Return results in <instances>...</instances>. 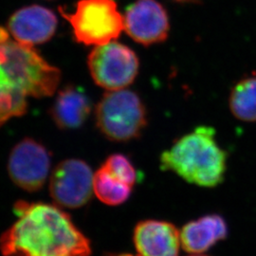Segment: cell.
Here are the masks:
<instances>
[{"instance_id": "obj_1", "label": "cell", "mask_w": 256, "mask_h": 256, "mask_svg": "<svg viewBox=\"0 0 256 256\" xmlns=\"http://www.w3.org/2000/svg\"><path fill=\"white\" fill-rule=\"evenodd\" d=\"M18 220L0 236L4 256H90L92 243L68 212L46 203H16Z\"/></svg>"}, {"instance_id": "obj_2", "label": "cell", "mask_w": 256, "mask_h": 256, "mask_svg": "<svg viewBox=\"0 0 256 256\" xmlns=\"http://www.w3.org/2000/svg\"><path fill=\"white\" fill-rule=\"evenodd\" d=\"M60 77L32 46L12 40L0 27V128L27 112L28 98L52 96Z\"/></svg>"}, {"instance_id": "obj_3", "label": "cell", "mask_w": 256, "mask_h": 256, "mask_svg": "<svg viewBox=\"0 0 256 256\" xmlns=\"http://www.w3.org/2000/svg\"><path fill=\"white\" fill-rule=\"evenodd\" d=\"M160 168L188 183L214 188L224 180L227 153L220 146L216 130L202 126L180 138L162 154Z\"/></svg>"}, {"instance_id": "obj_4", "label": "cell", "mask_w": 256, "mask_h": 256, "mask_svg": "<svg viewBox=\"0 0 256 256\" xmlns=\"http://www.w3.org/2000/svg\"><path fill=\"white\" fill-rule=\"evenodd\" d=\"M95 114L97 126L106 137L114 142L137 138L147 124L144 102L135 92L124 88L106 93Z\"/></svg>"}, {"instance_id": "obj_5", "label": "cell", "mask_w": 256, "mask_h": 256, "mask_svg": "<svg viewBox=\"0 0 256 256\" xmlns=\"http://www.w3.org/2000/svg\"><path fill=\"white\" fill-rule=\"evenodd\" d=\"M60 12L72 25L75 39L86 46L106 45L124 30V19L114 0H79L74 12L62 8Z\"/></svg>"}, {"instance_id": "obj_6", "label": "cell", "mask_w": 256, "mask_h": 256, "mask_svg": "<svg viewBox=\"0 0 256 256\" xmlns=\"http://www.w3.org/2000/svg\"><path fill=\"white\" fill-rule=\"evenodd\" d=\"M88 64L94 82L110 92L131 84L140 68L137 54L118 42L95 46L90 54Z\"/></svg>"}, {"instance_id": "obj_7", "label": "cell", "mask_w": 256, "mask_h": 256, "mask_svg": "<svg viewBox=\"0 0 256 256\" xmlns=\"http://www.w3.org/2000/svg\"><path fill=\"white\" fill-rule=\"evenodd\" d=\"M94 174L81 160L70 158L55 167L50 180V192L55 204L62 208L78 209L92 198Z\"/></svg>"}, {"instance_id": "obj_8", "label": "cell", "mask_w": 256, "mask_h": 256, "mask_svg": "<svg viewBox=\"0 0 256 256\" xmlns=\"http://www.w3.org/2000/svg\"><path fill=\"white\" fill-rule=\"evenodd\" d=\"M50 156L46 147L26 138L12 148L8 162L10 178L27 192H36L46 183Z\"/></svg>"}, {"instance_id": "obj_9", "label": "cell", "mask_w": 256, "mask_h": 256, "mask_svg": "<svg viewBox=\"0 0 256 256\" xmlns=\"http://www.w3.org/2000/svg\"><path fill=\"white\" fill-rule=\"evenodd\" d=\"M124 19L126 34L140 45L160 44L169 36V16L158 0L135 1L126 10Z\"/></svg>"}, {"instance_id": "obj_10", "label": "cell", "mask_w": 256, "mask_h": 256, "mask_svg": "<svg viewBox=\"0 0 256 256\" xmlns=\"http://www.w3.org/2000/svg\"><path fill=\"white\" fill-rule=\"evenodd\" d=\"M57 24L52 10L40 5H30L19 9L10 18L8 28L16 41L32 46L50 40Z\"/></svg>"}, {"instance_id": "obj_11", "label": "cell", "mask_w": 256, "mask_h": 256, "mask_svg": "<svg viewBox=\"0 0 256 256\" xmlns=\"http://www.w3.org/2000/svg\"><path fill=\"white\" fill-rule=\"evenodd\" d=\"M134 245L140 256H178L180 230L162 220L140 221L133 232Z\"/></svg>"}, {"instance_id": "obj_12", "label": "cell", "mask_w": 256, "mask_h": 256, "mask_svg": "<svg viewBox=\"0 0 256 256\" xmlns=\"http://www.w3.org/2000/svg\"><path fill=\"white\" fill-rule=\"evenodd\" d=\"M228 236V226L220 214H207L185 224L180 230L182 247L187 252L200 254Z\"/></svg>"}, {"instance_id": "obj_13", "label": "cell", "mask_w": 256, "mask_h": 256, "mask_svg": "<svg viewBox=\"0 0 256 256\" xmlns=\"http://www.w3.org/2000/svg\"><path fill=\"white\" fill-rule=\"evenodd\" d=\"M92 102L82 88L68 86L58 93L50 110L56 126L64 130L82 126L92 112Z\"/></svg>"}, {"instance_id": "obj_14", "label": "cell", "mask_w": 256, "mask_h": 256, "mask_svg": "<svg viewBox=\"0 0 256 256\" xmlns=\"http://www.w3.org/2000/svg\"><path fill=\"white\" fill-rule=\"evenodd\" d=\"M229 104L230 112L236 119L256 122V77L239 81L230 92Z\"/></svg>"}, {"instance_id": "obj_15", "label": "cell", "mask_w": 256, "mask_h": 256, "mask_svg": "<svg viewBox=\"0 0 256 256\" xmlns=\"http://www.w3.org/2000/svg\"><path fill=\"white\" fill-rule=\"evenodd\" d=\"M132 188L122 182L102 167L94 174L93 191L100 202L110 205L118 206L128 200L131 196Z\"/></svg>"}, {"instance_id": "obj_16", "label": "cell", "mask_w": 256, "mask_h": 256, "mask_svg": "<svg viewBox=\"0 0 256 256\" xmlns=\"http://www.w3.org/2000/svg\"><path fill=\"white\" fill-rule=\"evenodd\" d=\"M113 178L133 187L138 182V173L130 160L122 154L110 156L102 165Z\"/></svg>"}, {"instance_id": "obj_17", "label": "cell", "mask_w": 256, "mask_h": 256, "mask_svg": "<svg viewBox=\"0 0 256 256\" xmlns=\"http://www.w3.org/2000/svg\"><path fill=\"white\" fill-rule=\"evenodd\" d=\"M174 2L178 3H194V2H198L200 0H172Z\"/></svg>"}, {"instance_id": "obj_18", "label": "cell", "mask_w": 256, "mask_h": 256, "mask_svg": "<svg viewBox=\"0 0 256 256\" xmlns=\"http://www.w3.org/2000/svg\"><path fill=\"white\" fill-rule=\"evenodd\" d=\"M110 256H132L131 254H128V252H122V254H113Z\"/></svg>"}, {"instance_id": "obj_19", "label": "cell", "mask_w": 256, "mask_h": 256, "mask_svg": "<svg viewBox=\"0 0 256 256\" xmlns=\"http://www.w3.org/2000/svg\"><path fill=\"white\" fill-rule=\"evenodd\" d=\"M202 256V254H192V256Z\"/></svg>"}, {"instance_id": "obj_20", "label": "cell", "mask_w": 256, "mask_h": 256, "mask_svg": "<svg viewBox=\"0 0 256 256\" xmlns=\"http://www.w3.org/2000/svg\"></svg>"}]
</instances>
